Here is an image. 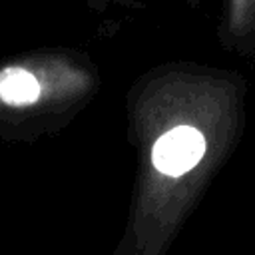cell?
Returning a JSON list of instances; mask_svg holds the SVG:
<instances>
[{
	"label": "cell",
	"mask_w": 255,
	"mask_h": 255,
	"mask_svg": "<svg viewBox=\"0 0 255 255\" xmlns=\"http://www.w3.org/2000/svg\"><path fill=\"white\" fill-rule=\"evenodd\" d=\"M205 153V137L193 126H175L161 133L151 147V163L163 175H183Z\"/></svg>",
	"instance_id": "1"
},
{
	"label": "cell",
	"mask_w": 255,
	"mask_h": 255,
	"mask_svg": "<svg viewBox=\"0 0 255 255\" xmlns=\"http://www.w3.org/2000/svg\"><path fill=\"white\" fill-rule=\"evenodd\" d=\"M217 16V36L229 50L255 52V0H221Z\"/></svg>",
	"instance_id": "2"
},
{
	"label": "cell",
	"mask_w": 255,
	"mask_h": 255,
	"mask_svg": "<svg viewBox=\"0 0 255 255\" xmlns=\"http://www.w3.org/2000/svg\"><path fill=\"white\" fill-rule=\"evenodd\" d=\"M86 6L94 12H110V10H143L145 4L141 0H84Z\"/></svg>",
	"instance_id": "3"
},
{
	"label": "cell",
	"mask_w": 255,
	"mask_h": 255,
	"mask_svg": "<svg viewBox=\"0 0 255 255\" xmlns=\"http://www.w3.org/2000/svg\"><path fill=\"white\" fill-rule=\"evenodd\" d=\"M175 2H181V4H185L189 8H197L199 6V0H175Z\"/></svg>",
	"instance_id": "4"
}]
</instances>
